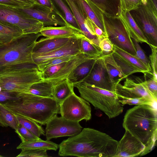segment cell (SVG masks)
<instances>
[{
    "label": "cell",
    "mask_w": 157,
    "mask_h": 157,
    "mask_svg": "<svg viewBox=\"0 0 157 157\" xmlns=\"http://www.w3.org/2000/svg\"><path fill=\"white\" fill-rule=\"evenodd\" d=\"M122 126L144 146L143 155L149 152L156 143L157 115L156 109L146 105H136L128 110Z\"/></svg>",
    "instance_id": "1"
},
{
    "label": "cell",
    "mask_w": 157,
    "mask_h": 157,
    "mask_svg": "<svg viewBox=\"0 0 157 157\" xmlns=\"http://www.w3.org/2000/svg\"><path fill=\"white\" fill-rule=\"evenodd\" d=\"M13 100L2 103L15 115L44 125L59 113V103L53 97H42L30 92L19 94Z\"/></svg>",
    "instance_id": "2"
},
{
    "label": "cell",
    "mask_w": 157,
    "mask_h": 157,
    "mask_svg": "<svg viewBox=\"0 0 157 157\" xmlns=\"http://www.w3.org/2000/svg\"><path fill=\"white\" fill-rule=\"evenodd\" d=\"M43 80L42 72L35 63H21L0 70L2 90L13 92L17 95L29 92L32 85Z\"/></svg>",
    "instance_id": "3"
},
{
    "label": "cell",
    "mask_w": 157,
    "mask_h": 157,
    "mask_svg": "<svg viewBox=\"0 0 157 157\" xmlns=\"http://www.w3.org/2000/svg\"><path fill=\"white\" fill-rule=\"evenodd\" d=\"M40 33L23 34L0 45V70L23 63H34L32 51Z\"/></svg>",
    "instance_id": "4"
},
{
    "label": "cell",
    "mask_w": 157,
    "mask_h": 157,
    "mask_svg": "<svg viewBox=\"0 0 157 157\" xmlns=\"http://www.w3.org/2000/svg\"><path fill=\"white\" fill-rule=\"evenodd\" d=\"M80 96L90 103L96 109L103 112L109 118H115L123 112V105L114 91L97 87L85 82L73 84Z\"/></svg>",
    "instance_id": "5"
},
{
    "label": "cell",
    "mask_w": 157,
    "mask_h": 157,
    "mask_svg": "<svg viewBox=\"0 0 157 157\" xmlns=\"http://www.w3.org/2000/svg\"><path fill=\"white\" fill-rule=\"evenodd\" d=\"M130 13L147 44L157 47V12L146 0H142L139 5Z\"/></svg>",
    "instance_id": "6"
},
{
    "label": "cell",
    "mask_w": 157,
    "mask_h": 157,
    "mask_svg": "<svg viewBox=\"0 0 157 157\" xmlns=\"http://www.w3.org/2000/svg\"><path fill=\"white\" fill-rule=\"evenodd\" d=\"M0 21L17 27L23 31V34L40 33L44 27L41 21L20 11L17 7L1 5Z\"/></svg>",
    "instance_id": "7"
},
{
    "label": "cell",
    "mask_w": 157,
    "mask_h": 157,
    "mask_svg": "<svg viewBox=\"0 0 157 157\" xmlns=\"http://www.w3.org/2000/svg\"><path fill=\"white\" fill-rule=\"evenodd\" d=\"M103 16L106 33L112 44L134 56L136 53L134 44L119 17Z\"/></svg>",
    "instance_id": "8"
},
{
    "label": "cell",
    "mask_w": 157,
    "mask_h": 157,
    "mask_svg": "<svg viewBox=\"0 0 157 157\" xmlns=\"http://www.w3.org/2000/svg\"><path fill=\"white\" fill-rule=\"evenodd\" d=\"M59 113L67 120L78 122L91 118L89 103L74 92L59 104Z\"/></svg>",
    "instance_id": "9"
},
{
    "label": "cell",
    "mask_w": 157,
    "mask_h": 157,
    "mask_svg": "<svg viewBox=\"0 0 157 157\" xmlns=\"http://www.w3.org/2000/svg\"><path fill=\"white\" fill-rule=\"evenodd\" d=\"M125 79L123 85L119 83L115 86L114 92L119 99L144 97L154 101L142 78L132 75Z\"/></svg>",
    "instance_id": "10"
},
{
    "label": "cell",
    "mask_w": 157,
    "mask_h": 157,
    "mask_svg": "<svg viewBox=\"0 0 157 157\" xmlns=\"http://www.w3.org/2000/svg\"><path fill=\"white\" fill-rule=\"evenodd\" d=\"M45 136L47 140L63 136H71L80 133L82 127L79 122L55 115L46 124Z\"/></svg>",
    "instance_id": "11"
},
{
    "label": "cell",
    "mask_w": 157,
    "mask_h": 157,
    "mask_svg": "<svg viewBox=\"0 0 157 157\" xmlns=\"http://www.w3.org/2000/svg\"><path fill=\"white\" fill-rule=\"evenodd\" d=\"M19 10L42 23L44 27L69 25L62 15L52 9L35 3L28 7H17Z\"/></svg>",
    "instance_id": "12"
},
{
    "label": "cell",
    "mask_w": 157,
    "mask_h": 157,
    "mask_svg": "<svg viewBox=\"0 0 157 157\" xmlns=\"http://www.w3.org/2000/svg\"><path fill=\"white\" fill-rule=\"evenodd\" d=\"M112 54L115 61L120 67L125 78L137 72H141L144 75L152 74L151 71L134 56L114 44Z\"/></svg>",
    "instance_id": "13"
},
{
    "label": "cell",
    "mask_w": 157,
    "mask_h": 157,
    "mask_svg": "<svg viewBox=\"0 0 157 157\" xmlns=\"http://www.w3.org/2000/svg\"><path fill=\"white\" fill-rule=\"evenodd\" d=\"M71 11L80 29L84 35L99 46L100 40L94 32V23L87 16L77 0H65Z\"/></svg>",
    "instance_id": "14"
},
{
    "label": "cell",
    "mask_w": 157,
    "mask_h": 157,
    "mask_svg": "<svg viewBox=\"0 0 157 157\" xmlns=\"http://www.w3.org/2000/svg\"><path fill=\"white\" fill-rule=\"evenodd\" d=\"M80 37H71L64 45L54 51L32 55L34 63L38 65L42 62L53 59L67 56H75L82 53L80 47Z\"/></svg>",
    "instance_id": "15"
},
{
    "label": "cell",
    "mask_w": 157,
    "mask_h": 157,
    "mask_svg": "<svg viewBox=\"0 0 157 157\" xmlns=\"http://www.w3.org/2000/svg\"><path fill=\"white\" fill-rule=\"evenodd\" d=\"M82 82L106 90L114 91L115 86L111 82L102 56L98 59L90 74Z\"/></svg>",
    "instance_id": "16"
},
{
    "label": "cell",
    "mask_w": 157,
    "mask_h": 157,
    "mask_svg": "<svg viewBox=\"0 0 157 157\" xmlns=\"http://www.w3.org/2000/svg\"><path fill=\"white\" fill-rule=\"evenodd\" d=\"M145 147L136 138L128 131L125 132L118 141L114 157H133L143 155Z\"/></svg>",
    "instance_id": "17"
},
{
    "label": "cell",
    "mask_w": 157,
    "mask_h": 157,
    "mask_svg": "<svg viewBox=\"0 0 157 157\" xmlns=\"http://www.w3.org/2000/svg\"><path fill=\"white\" fill-rule=\"evenodd\" d=\"M71 38L46 37L42 38L36 42L33 50L32 55L45 53L54 51L64 45Z\"/></svg>",
    "instance_id": "18"
},
{
    "label": "cell",
    "mask_w": 157,
    "mask_h": 157,
    "mask_svg": "<svg viewBox=\"0 0 157 157\" xmlns=\"http://www.w3.org/2000/svg\"><path fill=\"white\" fill-rule=\"evenodd\" d=\"M40 33L45 37H80L84 35L80 30L70 24L58 27H44Z\"/></svg>",
    "instance_id": "19"
},
{
    "label": "cell",
    "mask_w": 157,
    "mask_h": 157,
    "mask_svg": "<svg viewBox=\"0 0 157 157\" xmlns=\"http://www.w3.org/2000/svg\"><path fill=\"white\" fill-rule=\"evenodd\" d=\"M91 58L82 53L79 54L73 59L67 61L64 67L56 74L44 80L52 82L54 85L58 82L67 79L70 73L79 64Z\"/></svg>",
    "instance_id": "20"
},
{
    "label": "cell",
    "mask_w": 157,
    "mask_h": 157,
    "mask_svg": "<svg viewBox=\"0 0 157 157\" xmlns=\"http://www.w3.org/2000/svg\"><path fill=\"white\" fill-rule=\"evenodd\" d=\"M118 16L131 38L138 43L147 44V40L133 19L130 12L123 11L119 10Z\"/></svg>",
    "instance_id": "21"
},
{
    "label": "cell",
    "mask_w": 157,
    "mask_h": 157,
    "mask_svg": "<svg viewBox=\"0 0 157 157\" xmlns=\"http://www.w3.org/2000/svg\"><path fill=\"white\" fill-rule=\"evenodd\" d=\"M98 59H88L81 63L70 73L67 79L73 84L82 82L90 74Z\"/></svg>",
    "instance_id": "22"
},
{
    "label": "cell",
    "mask_w": 157,
    "mask_h": 157,
    "mask_svg": "<svg viewBox=\"0 0 157 157\" xmlns=\"http://www.w3.org/2000/svg\"><path fill=\"white\" fill-rule=\"evenodd\" d=\"M111 82L115 86L117 83L125 78L120 67L115 61L112 52L102 56Z\"/></svg>",
    "instance_id": "23"
},
{
    "label": "cell",
    "mask_w": 157,
    "mask_h": 157,
    "mask_svg": "<svg viewBox=\"0 0 157 157\" xmlns=\"http://www.w3.org/2000/svg\"><path fill=\"white\" fill-rule=\"evenodd\" d=\"M101 13L109 17H118L119 0H87Z\"/></svg>",
    "instance_id": "24"
},
{
    "label": "cell",
    "mask_w": 157,
    "mask_h": 157,
    "mask_svg": "<svg viewBox=\"0 0 157 157\" xmlns=\"http://www.w3.org/2000/svg\"><path fill=\"white\" fill-rule=\"evenodd\" d=\"M77 0L91 20L106 34L103 14L92 5L87 0Z\"/></svg>",
    "instance_id": "25"
},
{
    "label": "cell",
    "mask_w": 157,
    "mask_h": 157,
    "mask_svg": "<svg viewBox=\"0 0 157 157\" xmlns=\"http://www.w3.org/2000/svg\"><path fill=\"white\" fill-rule=\"evenodd\" d=\"M74 88L68 79L63 80L54 85L52 97L60 103L74 92Z\"/></svg>",
    "instance_id": "26"
},
{
    "label": "cell",
    "mask_w": 157,
    "mask_h": 157,
    "mask_svg": "<svg viewBox=\"0 0 157 157\" xmlns=\"http://www.w3.org/2000/svg\"><path fill=\"white\" fill-rule=\"evenodd\" d=\"M79 44L82 53L89 58L96 59L102 56V51L99 46L84 35L79 37Z\"/></svg>",
    "instance_id": "27"
},
{
    "label": "cell",
    "mask_w": 157,
    "mask_h": 157,
    "mask_svg": "<svg viewBox=\"0 0 157 157\" xmlns=\"http://www.w3.org/2000/svg\"><path fill=\"white\" fill-rule=\"evenodd\" d=\"M23 34V31L17 27L0 21V45L10 42Z\"/></svg>",
    "instance_id": "28"
},
{
    "label": "cell",
    "mask_w": 157,
    "mask_h": 157,
    "mask_svg": "<svg viewBox=\"0 0 157 157\" xmlns=\"http://www.w3.org/2000/svg\"><path fill=\"white\" fill-rule=\"evenodd\" d=\"M59 145L50 140L42 139L29 142H21L17 147L21 150L29 149H43L47 150L56 151L59 148Z\"/></svg>",
    "instance_id": "29"
},
{
    "label": "cell",
    "mask_w": 157,
    "mask_h": 157,
    "mask_svg": "<svg viewBox=\"0 0 157 157\" xmlns=\"http://www.w3.org/2000/svg\"><path fill=\"white\" fill-rule=\"evenodd\" d=\"M54 86L52 82L43 80L32 85L29 92L42 97H52Z\"/></svg>",
    "instance_id": "30"
},
{
    "label": "cell",
    "mask_w": 157,
    "mask_h": 157,
    "mask_svg": "<svg viewBox=\"0 0 157 157\" xmlns=\"http://www.w3.org/2000/svg\"><path fill=\"white\" fill-rule=\"evenodd\" d=\"M19 125L16 116L0 103V126L16 130Z\"/></svg>",
    "instance_id": "31"
},
{
    "label": "cell",
    "mask_w": 157,
    "mask_h": 157,
    "mask_svg": "<svg viewBox=\"0 0 157 157\" xmlns=\"http://www.w3.org/2000/svg\"><path fill=\"white\" fill-rule=\"evenodd\" d=\"M15 115L18 123L36 136L40 137L41 135H45V131L37 122L28 118Z\"/></svg>",
    "instance_id": "32"
},
{
    "label": "cell",
    "mask_w": 157,
    "mask_h": 157,
    "mask_svg": "<svg viewBox=\"0 0 157 157\" xmlns=\"http://www.w3.org/2000/svg\"><path fill=\"white\" fill-rule=\"evenodd\" d=\"M52 0L63 14L67 21L69 24L80 29L71 11L65 0Z\"/></svg>",
    "instance_id": "33"
},
{
    "label": "cell",
    "mask_w": 157,
    "mask_h": 157,
    "mask_svg": "<svg viewBox=\"0 0 157 157\" xmlns=\"http://www.w3.org/2000/svg\"><path fill=\"white\" fill-rule=\"evenodd\" d=\"M77 55L65 56L48 60L37 65L38 69L40 71L43 72L50 67L67 62L74 58Z\"/></svg>",
    "instance_id": "34"
},
{
    "label": "cell",
    "mask_w": 157,
    "mask_h": 157,
    "mask_svg": "<svg viewBox=\"0 0 157 157\" xmlns=\"http://www.w3.org/2000/svg\"><path fill=\"white\" fill-rule=\"evenodd\" d=\"M15 132L18 135L21 142H29L41 140L21 124H19Z\"/></svg>",
    "instance_id": "35"
},
{
    "label": "cell",
    "mask_w": 157,
    "mask_h": 157,
    "mask_svg": "<svg viewBox=\"0 0 157 157\" xmlns=\"http://www.w3.org/2000/svg\"><path fill=\"white\" fill-rule=\"evenodd\" d=\"M43 149H29L21 150V152L17 157H47V151Z\"/></svg>",
    "instance_id": "36"
},
{
    "label": "cell",
    "mask_w": 157,
    "mask_h": 157,
    "mask_svg": "<svg viewBox=\"0 0 157 157\" xmlns=\"http://www.w3.org/2000/svg\"><path fill=\"white\" fill-rule=\"evenodd\" d=\"M119 101L123 105L126 104L131 105H146L153 106L155 102L153 100L144 97L132 99H120Z\"/></svg>",
    "instance_id": "37"
},
{
    "label": "cell",
    "mask_w": 157,
    "mask_h": 157,
    "mask_svg": "<svg viewBox=\"0 0 157 157\" xmlns=\"http://www.w3.org/2000/svg\"><path fill=\"white\" fill-rule=\"evenodd\" d=\"M133 42L136 49V53L134 56L141 61L151 71V69L149 59L147 56L144 51L140 46L139 43L134 40Z\"/></svg>",
    "instance_id": "38"
},
{
    "label": "cell",
    "mask_w": 157,
    "mask_h": 157,
    "mask_svg": "<svg viewBox=\"0 0 157 157\" xmlns=\"http://www.w3.org/2000/svg\"><path fill=\"white\" fill-rule=\"evenodd\" d=\"M151 49V54L149 59L151 69V73L154 79L157 81V47L149 45Z\"/></svg>",
    "instance_id": "39"
},
{
    "label": "cell",
    "mask_w": 157,
    "mask_h": 157,
    "mask_svg": "<svg viewBox=\"0 0 157 157\" xmlns=\"http://www.w3.org/2000/svg\"><path fill=\"white\" fill-rule=\"evenodd\" d=\"M142 0H119V10L124 12H130L136 8Z\"/></svg>",
    "instance_id": "40"
},
{
    "label": "cell",
    "mask_w": 157,
    "mask_h": 157,
    "mask_svg": "<svg viewBox=\"0 0 157 157\" xmlns=\"http://www.w3.org/2000/svg\"><path fill=\"white\" fill-rule=\"evenodd\" d=\"M149 79L145 78V81L148 91L154 99L157 102V81L153 78L151 74Z\"/></svg>",
    "instance_id": "41"
},
{
    "label": "cell",
    "mask_w": 157,
    "mask_h": 157,
    "mask_svg": "<svg viewBox=\"0 0 157 157\" xmlns=\"http://www.w3.org/2000/svg\"><path fill=\"white\" fill-rule=\"evenodd\" d=\"M67 62L53 65L48 67L42 72L44 80L47 79L58 72L65 65Z\"/></svg>",
    "instance_id": "42"
},
{
    "label": "cell",
    "mask_w": 157,
    "mask_h": 157,
    "mask_svg": "<svg viewBox=\"0 0 157 157\" xmlns=\"http://www.w3.org/2000/svg\"><path fill=\"white\" fill-rule=\"evenodd\" d=\"M113 44L107 37L100 41L99 46L102 52V56L108 55L113 52Z\"/></svg>",
    "instance_id": "43"
},
{
    "label": "cell",
    "mask_w": 157,
    "mask_h": 157,
    "mask_svg": "<svg viewBox=\"0 0 157 157\" xmlns=\"http://www.w3.org/2000/svg\"><path fill=\"white\" fill-rule=\"evenodd\" d=\"M35 3L50 8L57 13L63 16L52 0H35Z\"/></svg>",
    "instance_id": "44"
},
{
    "label": "cell",
    "mask_w": 157,
    "mask_h": 157,
    "mask_svg": "<svg viewBox=\"0 0 157 157\" xmlns=\"http://www.w3.org/2000/svg\"><path fill=\"white\" fill-rule=\"evenodd\" d=\"M17 97V94L13 92L3 90L0 91V103L13 100Z\"/></svg>",
    "instance_id": "45"
},
{
    "label": "cell",
    "mask_w": 157,
    "mask_h": 157,
    "mask_svg": "<svg viewBox=\"0 0 157 157\" xmlns=\"http://www.w3.org/2000/svg\"><path fill=\"white\" fill-rule=\"evenodd\" d=\"M17 3L21 7H28L35 3V0H12Z\"/></svg>",
    "instance_id": "46"
},
{
    "label": "cell",
    "mask_w": 157,
    "mask_h": 157,
    "mask_svg": "<svg viewBox=\"0 0 157 157\" xmlns=\"http://www.w3.org/2000/svg\"><path fill=\"white\" fill-rule=\"evenodd\" d=\"M93 26L95 34L100 41L104 38L108 37L107 34L105 33L101 29L96 26L94 23Z\"/></svg>",
    "instance_id": "47"
},
{
    "label": "cell",
    "mask_w": 157,
    "mask_h": 157,
    "mask_svg": "<svg viewBox=\"0 0 157 157\" xmlns=\"http://www.w3.org/2000/svg\"><path fill=\"white\" fill-rule=\"evenodd\" d=\"M0 5L13 7H20L17 3L12 0H0Z\"/></svg>",
    "instance_id": "48"
},
{
    "label": "cell",
    "mask_w": 157,
    "mask_h": 157,
    "mask_svg": "<svg viewBox=\"0 0 157 157\" xmlns=\"http://www.w3.org/2000/svg\"><path fill=\"white\" fill-rule=\"evenodd\" d=\"M153 9L157 12V0H146Z\"/></svg>",
    "instance_id": "49"
},
{
    "label": "cell",
    "mask_w": 157,
    "mask_h": 157,
    "mask_svg": "<svg viewBox=\"0 0 157 157\" xmlns=\"http://www.w3.org/2000/svg\"><path fill=\"white\" fill-rule=\"evenodd\" d=\"M4 157V156H3L0 155V157Z\"/></svg>",
    "instance_id": "50"
},
{
    "label": "cell",
    "mask_w": 157,
    "mask_h": 157,
    "mask_svg": "<svg viewBox=\"0 0 157 157\" xmlns=\"http://www.w3.org/2000/svg\"><path fill=\"white\" fill-rule=\"evenodd\" d=\"M2 90L1 89L0 87V91Z\"/></svg>",
    "instance_id": "51"
}]
</instances>
